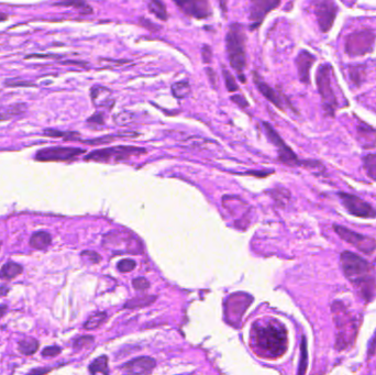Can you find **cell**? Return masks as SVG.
Masks as SVG:
<instances>
[{
  "mask_svg": "<svg viewBox=\"0 0 376 375\" xmlns=\"http://www.w3.org/2000/svg\"><path fill=\"white\" fill-rule=\"evenodd\" d=\"M316 82L325 111L327 115L332 117L335 113V109L338 108V99H336L333 90L332 68L330 65L323 64L319 66L316 75Z\"/></svg>",
  "mask_w": 376,
  "mask_h": 375,
  "instance_id": "5",
  "label": "cell"
},
{
  "mask_svg": "<svg viewBox=\"0 0 376 375\" xmlns=\"http://www.w3.org/2000/svg\"><path fill=\"white\" fill-rule=\"evenodd\" d=\"M89 372L91 374H98V373L108 374L109 373L108 358L106 355H101L97 358L96 360L89 365Z\"/></svg>",
  "mask_w": 376,
  "mask_h": 375,
  "instance_id": "26",
  "label": "cell"
},
{
  "mask_svg": "<svg viewBox=\"0 0 376 375\" xmlns=\"http://www.w3.org/2000/svg\"><path fill=\"white\" fill-rule=\"evenodd\" d=\"M313 14L317 19L319 29L324 33L330 31L338 13V6L334 0H313L311 4Z\"/></svg>",
  "mask_w": 376,
  "mask_h": 375,
  "instance_id": "9",
  "label": "cell"
},
{
  "mask_svg": "<svg viewBox=\"0 0 376 375\" xmlns=\"http://www.w3.org/2000/svg\"><path fill=\"white\" fill-rule=\"evenodd\" d=\"M43 135L46 137H52V138H63L65 140H75L77 137H80V134L77 132H63L54 129H48L43 131Z\"/></svg>",
  "mask_w": 376,
  "mask_h": 375,
  "instance_id": "31",
  "label": "cell"
},
{
  "mask_svg": "<svg viewBox=\"0 0 376 375\" xmlns=\"http://www.w3.org/2000/svg\"><path fill=\"white\" fill-rule=\"evenodd\" d=\"M172 92H173V95L176 98L184 99L185 97H187L188 95H190L191 85H190V83H187V82L175 83L173 86H172Z\"/></svg>",
  "mask_w": 376,
  "mask_h": 375,
  "instance_id": "29",
  "label": "cell"
},
{
  "mask_svg": "<svg viewBox=\"0 0 376 375\" xmlns=\"http://www.w3.org/2000/svg\"><path fill=\"white\" fill-rule=\"evenodd\" d=\"M88 122L91 123H96V124H104V119H103V115L100 114H95L92 117L88 119Z\"/></svg>",
  "mask_w": 376,
  "mask_h": 375,
  "instance_id": "45",
  "label": "cell"
},
{
  "mask_svg": "<svg viewBox=\"0 0 376 375\" xmlns=\"http://www.w3.org/2000/svg\"><path fill=\"white\" fill-rule=\"evenodd\" d=\"M141 22H142V26L144 28H147V29H151V30H158V26H155L154 23L147 21L146 19H141Z\"/></svg>",
  "mask_w": 376,
  "mask_h": 375,
  "instance_id": "46",
  "label": "cell"
},
{
  "mask_svg": "<svg viewBox=\"0 0 376 375\" xmlns=\"http://www.w3.org/2000/svg\"><path fill=\"white\" fill-rule=\"evenodd\" d=\"M82 256L83 257H87V259H89L92 263H97L101 260V256L99 254H97L96 252H93V251H84L82 253Z\"/></svg>",
  "mask_w": 376,
  "mask_h": 375,
  "instance_id": "40",
  "label": "cell"
},
{
  "mask_svg": "<svg viewBox=\"0 0 376 375\" xmlns=\"http://www.w3.org/2000/svg\"><path fill=\"white\" fill-rule=\"evenodd\" d=\"M90 95L95 105H105L110 99L109 98L110 91L105 87H92L90 90Z\"/></svg>",
  "mask_w": 376,
  "mask_h": 375,
  "instance_id": "25",
  "label": "cell"
},
{
  "mask_svg": "<svg viewBox=\"0 0 376 375\" xmlns=\"http://www.w3.org/2000/svg\"><path fill=\"white\" fill-rule=\"evenodd\" d=\"M246 44L247 34L243 26L240 25V23H233L230 26L228 32H227L225 49L231 67L238 73L243 83H246L243 72L247 65Z\"/></svg>",
  "mask_w": 376,
  "mask_h": 375,
  "instance_id": "4",
  "label": "cell"
},
{
  "mask_svg": "<svg viewBox=\"0 0 376 375\" xmlns=\"http://www.w3.org/2000/svg\"><path fill=\"white\" fill-rule=\"evenodd\" d=\"M8 310V307H7V305H0V318H2V317H4V315L6 314V311Z\"/></svg>",
  "mask_w": 376,
  "mask_h": 375,
  "instance_id": "48",
  "label": "cell"
},
{
  "mask_svg": "<svg viewBox=\"0 0 376 375\" xmlns=\"http://www.w3.org/2000/svg\"><path fill=\"white\" fill-rule=\"evenodd\" d=\"M60 57L57 54H31L28 55L26 59H59Z\"/></svg>",
  "mask_w": 376,
  "mask_h": 375,
  "instance_id": "43",
  "label": "cell"
},
{
  "mask_svg": "<svg viewBox=\"0 0 376 375\" xmlns=\"http://www.w3.org/2000/svg\"><path fill=\"white\" fill-rule=\"evenodd\" d=\"M363 166L367 176L376 182V154H369L363 159Z\"/></svg>",
  "mask_w": 376,
  "mask_h": 375,
  "instance_id": "28",
  "label": "cell"
},
{
  "mask_svg": "<svg viewBox=\"0 0 376 375\" xmlns=\"http://www.w3.org/2000/svg\"><path fill=\"white\" fill-rule=\"evenodd\" d=\"M263 127L265 130V134L270 139V141L277 147L278 151V158L286 165L289 166H298L303 165V162H300L297 158V155L293 152V150L289 147L284 141L283 139L279 137L277 132L274 130V128L268 122H263Z\"/></svg>",
  "mask_w": 376,
  "mask_h": 375,
  "instance_id": "11",
  "label": "cell"
},
{
  "mask_svg": "<svg viewBox=\"0 0 376 375\" xmlns=\"http://www.w3.org/2000/svg\"><path fill=\"white\" fill-rule=\"evenodd\" d=\"M231 100L233 101V103H236L239 107L241 108H247L249 106V103L248 100L241 95H236V96H232L231 97Z\"/></svg>",
  "mask_w": 376,
  "mask_h": 375,
  "instance_id": "41",
  "label": "cell"
},
{
  "mask_svg": "<svg viewBox=\"0 0 376 375\" xmlns=\"http://www.w3.org/2000/svg\"><path fill=\"white\" fill-rule=\"evenodd\" d=\"M146 150L142 147L131 146V145H118L112 147H105L92 151L85 156L86 161H96V162H119L127 160L131 156H139L145 154Z\"/></svg>",
  "mask_w": 376,
  "mask_h": 375,
  "instance_id": "7",
  "label": "cell"
},
{
  "mask_svg": "<svg viewBox=\"0 0 376 375\" xmlns=\"http://www.w3.org/2000/svg\"><path fill=\"white\" fill-rule=\"evenodd\" d=\"M376 351V331L374 333V335L372 337L371 341H370V345H369V352H367V354H369L370 358H372L375 353Z\"/></svg>",
  "mask_w": 376,
  "mask_h": 375,
  "instance_id": "44",
  "label": "cell"
},
{
  "mask_svg": "<svg viewBox=\"0 0 376 375\" xmlns=\"http://www.w3.org/2000/svg\"><path fill=\"white\" fill-rule=\"evenodd\" d=\"M331 309L335 326V348L338 351L348 350L353 347L358 337V319L342 302H334Z\"/></svg>",
  "mask_w": 376,
  "mask_h": 375,
  "instance_id": "3",
  "label": "cell"
},
{
  "mask_svg": "<svg viewBox=\"0 0 376 375\" xmlns=\"http://www.w3.org/2000/svg\"><path fill=\"white\" fill-rule=\"evenodd\" d=\"M359 142L364 149H373L376 145V130L365 123H359L358 127Z\"/></svg>",
  "mask_w": 376,
  "mask_h": 375,
  "instance_id": "19",
  "label": "cell"
},
{
  "mask_svg": "<svg viewBox=\"0 0 376 375\" xmlns=\"http://www.w3.org/2000/svg\"><path fill=\"white\" fill-rule=\"evenodd\" d=\"M46 372H49V370L40 369V370H32V371H31V373H34V374H36V373H46Z\"/></svg>",
  "mask_w": 376,
  "mask_h": 375,
  "instance_id": "50",
  "label": "cell"
},
{
  "mask_svg": "<svg viewBox=\"0 0 376 375\" xmlns=\"http://www.w3.org/2000/svg\"><path fill=\"white\" fill-rule=\"evenodd\" d=\"M39 349V341L34 338H26L18 342V350L25 355H32Z\"/></svg>",
  "mask_w": 376,
  "mask_h": 375,
  "instance_id": "24",
  "label": "cell"
},
{
  "mask_svg": "<svg viewBox=\"0 0 376 375\" xmlns=\"http://www.w3.org/2000/svg\"><path fill=\"white\" fill-rule=\"evenodd\" d=\"M52 242V237L48 232L39 231L35 232L32 237L30 238V247L36 250H44L48 248Z\"/></svg>",
  "mask_w": 376,
  "mask_h": 375,
  "instance_id": "21",
  "label": "cell"
},
{
  "mask_svg": "<svg viewBox=\"0 0 376 375\" xmlns=\"http://www.w3.org/2000/svg\"><path fill=\"white\" fill-rule=\"evenodd\" d=\"M106 319H107L106 312H96V314L91 315L87 319V322L84 325V328L86 330H93L103 324Z\"/></svg>",
  "mask_w": 376,
  "mask_h": 375,
  "instance_id": "27",
  "label": "cell"
},
{
  "mask_svg": "<svg viewBox=\"0 0 376 375\" xmlns=\"http://www.w3.org/2000/svg\"><path fill=\"white\" fill-rule=\"evenodd\" d=\"M376 35L370 29L358 30L350 33L344 41V51L349 57H363L374 49Z\"/></svg>",
  "mask_w": 376,
  "mask_h": 375,
  "instance_id": "6",
  "label": "cell"
},
{
  "mask_svg": "<svg viewBox=\"0 0 376 375\" xmlns=\"http://www.w3.org/2000/svg\"><path fill=\"white\" fill-rule=\"evenodd\" d=\"M93 342V337L92 335H81L74 340L73 342V347L76 350H82L86 347L90 346L91 343Z\"/></svg>",
  "mask_w": 376,
  "mask_h": 375,
  "instance_id": "35",
  "label": "cell"
},
{
  "mask_svg": "<svg viewBox=\"0 0 376 375\" xmlns=\"http://www.w3.org/2000/svg\"><path fill=\"white\" fill-rule=\"evenodd\" d=\"M156 365L154 359L148 357H140L127 362L121 366L122 371L129 374H146L150 373Z\"/></svg>",
  "mask_w": 376,
  "mask_h": 375,
  "instance_id": "16",
  "label": "cell"
},
{
  "mask_svg": "<svg viewBox=\"0 0 376 375\" xmlns=\"http://www.w3.org/2000/svg\"><path fill=\"white\" fill-rule=\"evenodd\" d=\"M136 265H137V263H136L135 261L127 259V260H122V261H120V262L118 263V267H117V268H118V270H119L120 272L124 273V272H130V271H132L133 269L136 268Z\"/></svg>",
  "mask_w": 376,
  "mask_h": 375,
  "instance_id": "36",
  "label": "cell"
},
{
  "mask_svg": "<svg viewBox=\"0 0 376 375\" xmlns=\"http://www.w3.org/2000/svg\"><path fill=\"white\" fill-rule=\"evenodd\" d=\"M23 272V268L15 262H8L0 270V279L11 280L14 277L19 276Z\"/></svg>",
  "mask_w": 376,
  "mask_h": 375,
  "instance_id": "22",
  "label": "cell"
},
{
  "mask_svg": "<svg viewBox=\"0 0 376 375\" xmlns=\"http://www.w3.org/2000/svg\"><path fill=\"white\" fill-rule=\"evenodd\" d=\"M201 57H202V61L205 62V63H210L211 62V59H213V52H211V49L208 45H205L202 48Z\"/></svg>",
  "mask_w": 376,
  "mask_h": 375,
  "instance_id": "39",
  "label": "cell"
},
{
  "mask_svg": "<svg viewBox=\"0 0 376 375\" xmlns=\"http://www.w3.org/2000/svg\"><path fill=\"white\" fill-rule=\"evenodd\" d=\"M316 58L308 51H302L296 59L297 71H298V77L303 84H310V69L315 63Z\"/></svg>",
  "mask_w": 376,
  "mask_h": 375,
  "instance_id": "17",
  "label": "cell"
},
{
  "mask_svg": "<svg viewBox=\"0 0 376 375\" xmlns=\"http://www.w3.org/2000/svg\"><path fill=\"white\" fill-rule=\"evenodd\" d=\"M62 352V349L58 346H52V347H46L42 351V357L44 358H52L57 357Z\"/></svg>",
  "mask_w": 376,
  "mask_h": 375,
  "instance_id": "38",
  "label": "cell"
},
{
  "mask_svg": "<svg viewBox=\"0 0 376 375\" xmlns=\"http://www.w3.org/2000/svg\"><path fill=\"white\" fill-rule=\"evenodd\" d=\"M147 7L148 10H150L151 13H153L156 18H159L160 20L163 21L167 20L168 13L166 10V6L162 0H148Z\"/></svg>",
  "mask_w": 376,
  "mask_h": 375,
  "instance_id": "23",
  "label": "cell"
},
{
  "mask_svg": "<svg viewBox=\"0 0 376 375\" xmlns=\"http://www.w3.org/2000/svg\"><path fill=\"white\" fill-rule=\"evenodd\" d=\"M251 302H252V297L243 293L233 294L227 299L224 304L225 317L231 325H237L241 322Z\"/></svg>",
  "mask_w": 376,
  "mask_h": 375,
  "instance_id": "10",
  "label": "cell"
},
{
  "mask_svg": "<svg viewBox=\"0 0 376 375\" xmlns=\"http://www.w3.org/2000/svg\"><path fill=\"white\" fill-rule=\"evenodd\" d=\"M155 301V297H151V296H143V297H136L135 299L130 301L129 303L125 304V308H136V307H142L147 306L151 303Z\"/></svg>",
  "mask_w": 376,
  "mask_h": 375,
  "instance_id": "33",
  "label": "cell"
},
{
  "mask_svg": "<svg viewBox=\"0 0 376 375\" xmlns=\"http://www.w3.org/2000/svg\"><path fill=\"white\" fill-rule=\"evenodd\" d=\"M8 19V15L6 14V13H3V12H0V22H3V21H6Z\"/></svg>",
  "mask_w": 376,
  "mask_h": 375,
  "instance_id": "49",
  "label": "cell"
},
{
  "mask_svg": "<svg viewBox=\"0 0 376 375\" xmlns=\"http://www.w3.org/2000/svg\"><path fill=\"white\" fill-rule=\"evenodd\" d=\"M279 4L280 0H250L249 19L251 29L254 30L260 27L266 14L277 8Z\"/></svg>",
  "mask_w": 376,
  "mask_h": 375,
  "instance_id": "14",
  "label": "cell"
},
{
  "mask_svg": "<svg viewBox=\"0 0 376 375\" xmlns=\"http://www.w3.org/2000/svg\"><path fill=\"white\" fill-rule=\"evenodd\" d=\"M253 82L257 87L258 91H260L262 95L270 101V103H272L274 106H276L278 109H281V110H283L284 109L283 99H281V97L278 95V93L274 90L270 85L266 84L256 73H253Z\"/></svg>",
  "mask_w": 376,
  "mask_h": 375,
  "instance_id": "18",
  "label": "cell"
},
{
  "mask_svg": "<svg viewBox=\"0 0 376 375\" xmlns=\"http://www.w3.org/2000/svg\"><path fill=\"white\" fill-rule=\"evenodd\" d=\"M57 7H66V8H74L75 10L82 12L83 14H91L92 8L87 4L86 0H55L53 3Z\"/></svg>",
  "mask_w": 376,
  "mask_h": 375,
  "instance_id": "20",
  "label": "cell"
},
{
  "mask_svg": "<svg viewBox=\"0 0 376 375\" xmlns=\"http://www.w3.org/2000/svg\"><path fill=\"white\" fill-rule=\"evenodd\" d=\"M364 69L363 66H352L350 68V78L351 81L353 82L355 85L360 86L364 81Z\"/></svg>",
  "mask_w": 376,
  "mask_h": 375,
  "instance_id": "34",
  "label": "cell"
},
{
  "mask_svg": "<svg viewBox=\"0 0 376 375\" xmlns=\"http://www.w3.org/2000/svg\"><path fill=\"white\" fill-rule=\"evenodd\" d=\"M84 153L85 150L78 149V147L52 146L39 150L35 154V160L41 162H65L73 160Z\"/></svg>",
  "mask_w": 376,
  "mask_h": 375,
  "instance_id": "12",
  "label": "cell"
},
{
  "mask_svg": "<svg viewBox=\"0 0 376 375\" xmlns=\"http://www.w3.org/2000/svg\"><path fill=\"white\" fill-rule=\"evenodd\" d=\"M333 230L343 241L364 254H373L376 251V240L372 237L364 236L339 224H333Z\"/></svg>",
  "mask_w": 376,
  "mask_h": 375,
  "instance_id": "8",
  "label": "cell"
},
{
  "mask_svg": "<svg viewBox=\"0 0 376 375\" xmlns=\"http://www.w3.org/2000/svg\"><path fill=\"white\" fill-rule=\"evenodd\" d=\"M132 285L138 291H145L150 287V283H148V280L144 277H138L136 279H133Z\"/></svg>",
  "mask_w": 376,
  "mask_h": 375,
  "instance_id": "37",
  "label": "cell"
},
{
  "mask_svg": "<svg viewBox=\"0 0 376 375\" xmlns=\"http://www.w3.org/2000/svg\"><path fill=\"white\" fill-rule=\"evenodd\" d=\"M6 86H9V87H19V86H29V87H32L34 86L33 83L30 82H18V81H10V82H6L5 83Z\"/></svg>",
  "mask_w": 376,
  "mask_h": 375,
  "instance_id": "42",
  "label": "cell"
},
{
  "mask_svg": "<svg viewBox=\"0 0 376 375\" xmlns=\"http://www.w3.org/2000/svg\"><path fill=\"white\" fill-rule=\"evenodd\" d=\"M222 74H223L225 87H227V89H228V91H238L239 86L237 84V81H236V78H234V76H232V74L225 67H222Z\"/></svg>",
  "mask_w": 376,
  "mask_h": 375,
  "instance_id": "32",
  "label": "cell"
},
{
  "mask_svg": "<svg viewBox=\"0 0 376 375\" xmlns=\"http://www.w3.org/2000/svg\"><path fill=\"white\" fill-rule=\"evenodd\" d=\"M251 345L257 355L266 359L280 358L288 347L285 326L275 319L257 320L251 331Z\"/></svg>",
  "mask_w": 376,
  "mask_h": 375,
  "instance_id": "1",
  "label": "cell"
},
{
  "mask_svg": "<svg viewBox=\"0 0 376 375\" xmlns=\"http://www.w3.org/2000/svg\"><path fill=\"white\" fill-rule=\"evenodd\" d=\"M207 75H208V77H209L210 82L215 85V84H216V78H217V77H216V73H215L211 68H208V69H207Z\"/></svg>",
  "mask_w": 376,
  "mask_h": 375,
  "instance_id": "47",
  "label": "cell"
},
{
  "mask_svg": "<svg viewBox=\"0 0 376 375\" xmlns=\"http://www.w3.org/2000/svg\"><path fill=\"white\" fill-rule=\"evenodd\" d=\"M339 197L344 208L352 216L359 218H376V210L373 206L355 195L340 193Z\"/></svg>",
  "mask_w": 376,
  "mask_h": 375,
  "instance_id": "13",
  "label": "cell"
},
{
  "mask_svg": "<svg viewBox=\"0 0 376 375\" xmlns=\"http://www.w3.org/2000/svg\"><path fill=\"white\" fill-rule=\"evenodd\" d=\"M173 2L179 9L190 17L203 19L210 14L208 0H173Z\"/></svg>",
  "mask_w": 376,
  "mask_h": 375,
  "instance_id": "15",
  "label": "cell"
},
{
  "mask_svg": "<svg viewBox=\"0 0 376 375\" xmlns=\"http://www.w3.org/2000/svg\"><path fill=\"white\" fill-rule=\"evenodd\" d=\"M341 267L344 276L362 294V297L369 302L375 292V278L370 263L360 255L344 251L341 253Z\"/></svg>",
  "mask_w": 376,
  "mask_h": 375,
  "instance_id": "2",
  "label": "cell"
},
{
  "mask_svg": "<svg viewBox=\"0 0 376 375\" xmlns=\"http://www.w3.org/2000/svg\"><path fill=\"white\" fill-rule=\"evenodd\" d=\"M307 364H308V352H307V341L306 338L303 337L302 343H300V362H299V370L298 374L303 375L307 371Z\"/></svg>",
  "mask_w": 376,
  "mask_h": 375,
  "instance_id": "30",
  "label": "cell"
}]
</instances>
